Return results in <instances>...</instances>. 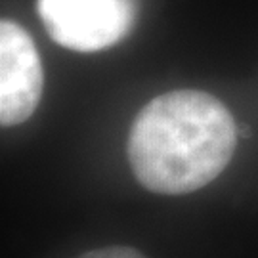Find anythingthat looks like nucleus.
Returning <instances> with one entry per match:
<instances>
[{"instance_id":"obj_1","label":"nucleus","mask_w":258,"mask_h":258,"mask_svg":"<svg viewBox=\"0 0 258 258\" xmlns=\"http://www.w3.org/2000/svg\"><path fill=\"white\" fill-rule=\"evenodd\" d=\"M235 146V120L218 98L201 90H174L142 107L126 149L132 172L146 189L185 195L216 180Z\"/></svg>"},{"instance_id":"obj_2","label":"nucleus","mask_w":258,"mask_h":258,"mask_svg":"<svg viewBox=\"0 0 258 258\" xmlns=\"http://www.w3.org/2000/svg\"><path fill=\"white\" fill-rule=\"evenodd\" d=\"M37 8L48 35L77 52L113 46L134 23L132 0H38Z\"/></svg>"},{"instance_id":"obj_3","label":"nucleus","mask_w":258,"mask_h":258,"mask_svg":"<svg viewBox=\"0 0 258 258\" xmlns=\"http://www.w3.org/2000/svg\"><path fill=\"white\" fill-rule=\"evenodd\" d=\"M42 65L33 38L18 23H0V122L21 124L35 113L42 96Z\"/></svg>"},{"instance_id":"obj_4","label":"nucleus","mask_w":258,"mask_h":258,"mask_svg":"<svg viewBox=\"0 0 258 258\" xmlns=\"http://www.w3.org/2000/svg\"><path fill=\"white\" fill-rule=\"evenodd\" d=\"M79 258H146L140 250L132 247H105V249H96L90 252H84Z\"/></svg>"}]
</instances>
